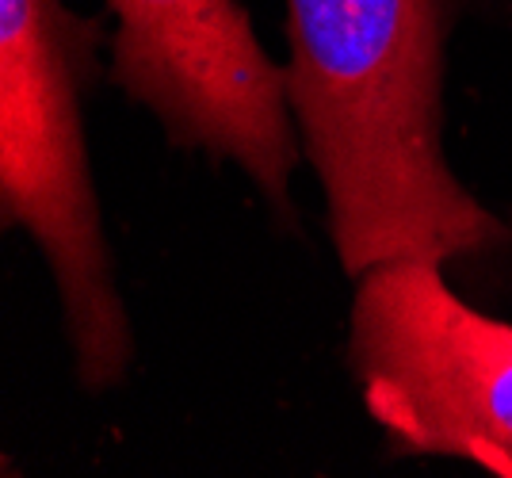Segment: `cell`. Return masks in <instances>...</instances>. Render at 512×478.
<instances>
[{"label": "cell", "instance_id": "obj_2", "mask_svg": "<svg viewBox=\"0 0 512 478\" xmlns=\"http://www.w3.org/2000/svg\"><path fill=\"white\" fill-rule=\"evenodd\" d=\"M100 43L104 20L65 0H0V222L39 245L85 391L123 383L134 356L85 142Z\"/></svg>", "mask_w": 512, "mask_h": 478}, {"label": "cell", "instance_id": "obj_4", "mask_svg": "<svg viewBox=\"0 0 512 478\" xmlns=\"http://www.w3.org/2000/svg\"><path fill=\"white\" fill-rule=\"evenodd\" d=\"M107 77L146 108L176 150L234 161L276 215L291 218L302 142L283 69L256 43L241 0H107Z\"/></svg>", "mask_w": 512, "mask_h": 478}, {"label": "cell", "instance_id": "obj_1", "mask_svg": "<svg viewBox=\"0 0 512 478\" xmlns=\"http://www.w3.org/2000/svg\"><path fill=\"white\" fill-rule=\"evenodd\" d=\"M474 0H287L283 69L329 238L360 280L390 261H474L509 226L444 157V62Z\"/></svg>", "mask_w": 512, "mask_h": 478}, {"label": "cell", "instance_id": "obj_3", "mask_svg": "<svg viewBox=\"0 0 512 478\" xmlns=\"http://www.w3.org/2000/svg\"><path fill=\"white\" fill-rule=\"evenodd\" d=\"M444 264L390 261L356 280L348 364L398 456L512 478V326L463 303Z\"/></svg>", "mask_w": 512, "mask_h": 478}]
</instances>
